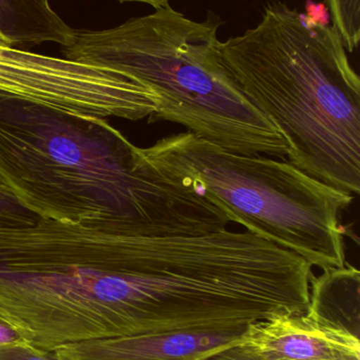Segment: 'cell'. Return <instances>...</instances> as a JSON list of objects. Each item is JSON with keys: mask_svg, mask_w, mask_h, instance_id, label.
<instances>
[{"mask_svg": "<svg viewBox=\"0 0 360 360\" xmlns=\"http://www.w3.org/2000/svg\"><path fill=\"white\" fill-rule=\"evenodd\" d=\"M120 2H142V4H149L152 8H165V6H170L169 4V1L170 0H118Z\"/></svg>", "mask_w": 360, "mask_h": 360, "instance_id": "obj_16", "label": "cell"}, {"mask_svg": "<svg viewBox=\"0 0 360 360\" xmlns=\"http://www.w3.org/2000/svg\"><path fill=\"white\" fill-rule=\"evenodd\" d=\"M239 347L260 360H360L359 338L306 313L247 323Z\"/></svg>", "mask_w": 360, "mask_h": 360, "instance_id": "obj_6", "label": "cell"}, {"mask_svg": "<svg viewBox=\"0 0 360 360\" xmlns=\"http://www.w3.org/2000/svg\"><path fill=\"white\" fill-rule=\"evenodd\" d=\"M0 92L78 115L137 120L156 113L150 89L105 68L0 44Z\"/></svg>", "mask_w": 360, "mask_h": 360, "instance_id": "obj_5", "label": "cell"}, {"mask_svg": "<svg viewBox=\"0 0 360 360\" xmlns=\"http://www.w3.org/2000/svg\"><path fill=\"white\" fill-rule=\"evenodd\" d=\"M75 37V30L53 10L49 0H0V39L6 46L27 50L53 42L67 48Z\"/></svg>", "mask_w": 360, "mask_h": 360, "instance_id": "obj_8", "label": "cell"}, {"mask_svg": "<svg viewBox=\"0 0 360 360\" xmlns=\"http://www.w3.org/2000/svg\"><path fill=\"white\" fill-rule=\"evenodd\" d=\"M306 316L359 338L360 273L352 266L313 277Z\"/></svg>", "mask_w": 360, "mask_h": 360, "instance_id": "obj_9", "label": "cell"}, {"mask_svg": "<svg viewBox=\"0 0 360 360\" xmlns=\"http://www.w3.org/2000/svg\"><path fill=\"white\" fill-rule=\"evenodd\" d=\"M306 12L304 14L319 25H330L329 8L325 4H317L313 0H308L306 4Z\"/></svg>", "mask_w": 360, "mask_h": 360, "instance_id": "obj_14", "label": "cell"}, {"mask_svg": "<svg viewBox=\"0 0 360 360\" xmlns=\"http://www.w3.org/2000/svg\"><path fill=\"white\" fill-rule=\"evenodd\" d=\"M15 342H27L20 328L0 308V346Z\"/></svg>", "mask_w": 360, "mask_h": 360, "instance_id": "obj_13", "label": "cell"}, {"mask_svg": "<svg viewBox=\"0 0 360 360\" xmlns=\"http://www.w3.org/2000/svg\"><path fill=\"white\" fill-rule=\"evenodd\" d=\"M40 219L25 209L0 181V228H25L34 226Z\"/></svg>", "mask_w": 360, "mask_h": 360, "instance_id": "obj_11", "label": "cell"}, {"mask_svg": "<svg viewBox=\"0 0 360 360\" xmlns=\"http://www.w3.org/2000/svg\"><path fill=\"white\" fill-rule=\"evenodd\" d=\"M245 328L101 338L53 352L61 360H205L240 345Z\"/></svg>", "mask_w": 360, "mask_h": 360, "instance_id": "obj_7", "label": "cell"}, {"mask_svg": "<svg viewBox=\"0 0 360 360\" xmlns=\"http://www.w3.org/2000/svg\"><path fill=\"white\" fill-rule=\"evenodd\" d=\"M0 181L42 219L128 236L228 229L217 207L165 184L105 118L0 92Z\"/></svg>", "mask_w": 360, "mask_h": 360, "instance_id": "obj_1", "label": "cell"}, {"mask_svg": "<svg viewBox=\"0 0 360 360\" xmlns=\"http://www.w3.org/2000/svg\"><path fill=\"white\" fill-rule=\"evenodd\" d=\"M217 16L194 21L170 6L103 31H76L65 58L123 74L160 99L149 122L180 124L241 155L285 160L287 143L222 63Z\"/></svg>", "mask_w": 360, "mask_h": 360, "instance_id": "obj_3", "label": "cell"}, {"mask_svg": "<svg viewBox=\"0 0 360 360\" xmlns=\"http://www.w3.org/2000/svg\"><path fill=\"white\" fill-rule=\"evenodd\" d=\"M333 27L342 37L345 48L353 52L360 40V0H325Z\"/></svg>", "mask_w": 360, "mask_h": 360, "instance_id": "obj_10", "label": "cell"}, {"mask_svg": "<svg viewBox=\"0 0 360 360\" xmlns=\"http://www.w3.org/2000/svg\"><path fill=\"white\" fill-rule=\"evenodd\" d=\"M0 44H4V41H2V40H1V39H0Z\"/></svg>", "mask_w": 360, "mask_h": 360, "instance_id": "obj_17", "label": "cell"}, {"mask_svg": "<svg viewBox=\"0 0 360 360\" xmlns=\"http://www.w3.org/2000/svg\"><path fill=\"white\" fill-rule=\"evenodd\" d=\"M205 360H260L254 356L252 353L243 350L241 347L235 346L232 348L226 349L218 354L213 355Z\"/></svg>", "mask_w": 360, "mask_h": 360, "instance_id": "obj_15", "label": "cell"}, {"mask_svg": "<svg viewBox=\"0 0 360 360\" xmlns=\"http://www.w3.org/2000/svg\"><path fill=\"white\" fill-rule=\"evenodd\" d=\"M137 153L154 176L211 203L247 232L321 270L347 266L340 218L353 195L287 160L232 153L188 132L137 147Z\"/></svg>", "mask_w": 360, "mask_h": 360, "instance_id": "obj_4", "label": "cell"}, {"mask_svg": "<svg viewBox=\"0 0 360 360\" xmlns=\"http://www.w3.org/2000/svg\"><path fill=\"white\" fill-rule=\"evenodd\" d=\"M0 360H61L54 352L44 351L29 342L0 346Z\"/></svg>", "mask_w": 360, "mask_h": 360, "instance_id": "obj_12", "label": "cell"}, {"mask_svg": "<svg viewBox=\"0 0 360 360\" xmlns=\"http://www.w3.org/2000/svg\"><path fill=\"white\" fill-rule=\"evenodd\" d=\"M245 96L287 143V162L332 188L360 191V79L333 25L283 2L256 27L220 41Z\"/></svg>", "mask_w": 360, "mask_h": 360, "instance_id": "obj_2", "label": "cell"}]
</instances>
